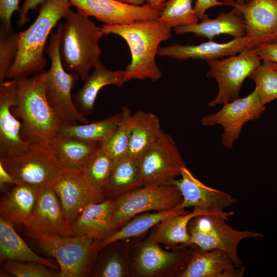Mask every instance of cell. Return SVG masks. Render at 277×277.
<instances>
[{"mask_svg":"<svg viewBox=\"0 0 277 277\" xmlns=\"http://www.w3.org/2000/svg\"><path fill=\"white\" fill-rule=\"evenodd\" d=\"M125 275V268L120 255L113 253L109 255L96 273L101 277H122Z\"/></svg>","mask_w":277,"mask_h":277,"instance_id":"39","label":"cell"},{"mask_svg":"<svg viewBox=\"0 0 277 277\" xmlns=\"http://www.w3.org/2000/svg\"><path fill=\"white\" fill-rule=\"evenodd\" d=\"M52 185L70 224L89 205L106 200L104 191L93 186L76 169L63 168Z\"/></svg>","mask_w":277,"mask_h":277,"instance_id":"12","label":"cell"},{"mask_svg":"<svg viewBox=\"0 0 277 277\" xmlns=\"http://www.w3.org/2000/svg\"><path fill=\"white\" fill-rule=\"evenodd\" d=\"M17 81L11 111L21 120L22 138L31 143H50L58 134L61 123L46 97L45 71Z\"/></svg>","mask_w":277,"mask_h":277,"instance_id":"3","label":"cell"},{"mask_svg":"<svg viewBox=\"0 0 277 277\" xmlns=\"http://www.w3.org/2000/svg\"><path fill=\"white\" fill-rule=\"evenodd\" d=\"M121 112L102 120L81 124H61L58 134L90 142L103 143L117 127Z\"/></svg>","mask_w":277,"mask_h":277,"instance_id":"32","label":"cell"},{"mask_svg":"<svg viewBox=\"0 0 277 277\" xmlns=\"http://www.w3.org/2000/svg\"><path fill=\"white\" fill-rule=\"evenodd\" d=\"M71 6L69 0H45L41 5L34 22L18 33L17 54L6 78L20 80L44 71L48 37L58 22L66 17Z\"/></svg>","mask_w":277,"mask_h":277,"instance_id":"2","label":"cell"},{"mask_svg":"<svg viewBox=\"0 0 277 277\" xmlns=\"http://www.w3.org/2000/svg\"><path fill=\"white\" fill-rule=\"evenodd\" d=\"M249 40L244 36L234 38L226 43H217L209 40L196 45L174 44L159 47L157 55L180 60L192 58L207 61L236 55L249 48Z\"/></svg>","mask_w":277,"mask_h":277,"instance_id":"18","label":"cell"},{"mask_svg":"<svg viewBox=\"0 0 277 277\" xmlns=\"http://www.w3.org/2000/svg\"><path fill=\"white\" fill-rule=\"evenodd\" d=\"M70 224L53 185L37 191V201L30 228L46 234L70 236Z\"/></svg>","mask_w":277,"mask_h":277,"instance_id":"19","label":"cell"},{"mask_svg":"<svg viewBox=\"0 0 277 277\" xmlns=\"http://www.w3.org/2000/svg\"><path fill=\"white\" fill-rule=\"evenodd\" d=\"M48 267L33 262L6 261L3 269L17 277H61L60 271L49 269Z\"/></svg>","mask_w":277,"mask_h":277,"instance_id":"38","label":"cell"},{"mask_svg":"<svg viewBox=\"0 0 277 277\" xmlns=\"http://www.w3.org/2000/svg\"><path fill=\"white\" fill-rule=\"evenodd\" d=\"M250 0H236L235 2L238 4H244L248 2Z\"/></svg>","mask_w":277,"mask_h":277,"instance_id":"47","label":"cell"},{"mask_svg":"<svg viewBox=\"0 0 277 277\" xmlns=\"http://www.w3.org/2000/svg\"><path fill=\"white\" fill-rule=\"evenodd\" d=\"M63 24L60 23L55 32L51 34L45 52L50 60V66L45 71V91L48 103L61 124L88 123L86 116L77 109L71 91L79 76L73 72H67L63 64L60 54V42Z\"/></svg>","mask_w":277,"mask_h":277,"instance_id":"5","label":"cell"},{"mask_svg":"<svg viewBox=\"0 0 277 277\" xmlns=\"http://www.w3.org/2000/svg\"><path fill=\"white\" fill-rule=\"evenodd\" d=\"M180 259L179 253L165 251L158 243L148 240L139 249L135 268L139 274L150 276L172 266Z\"/></svg>","mask_w":277,"mask_h":277,"instance_id":"31","label":"cell"},{"mask_svg":"<svg viewBox=\"0 0 277 277\" xmlns=\"http://www.w3.org/2000/svg\"><path fill=\"white\" fill-rule=\"evenodd\" d=\"M238 10L246 25L249 48L277 42V0H250L238 4L233 0H223Z\"/></svg>","mask_w":277,"mask_h":277,"instance_id":"14","label":"cell"},{"mask_svg":"<svg viewBox=\"0 0 277 277\" xmlns=\"http://www.w3.org/2000/svg\"><path fill=\"white\" fill-rule=\"evenodd\" d=\"M114 200L107 199L87 206L70 224L71 236H87L102 241L116 230L113 219Z\"/></svg>","mask_w":277,"mask_h":277,"instance_id":"20","label":"cell"},{"mask_svg":"<svg viewBox=\"0 0 277 277\" xmlns=\"http://www.w3.org/2000/svg\"><path fill=\"white\" fill-rule=\"evenodd\" d=\"M114 164L101 145L83 173L93 186L104 191Z\"/></svg>","mask_w":277,"mask_h":277,"instance_id":"36","label":"cell"},{"mask_svg":"<svg viewBox=\"0 0 277 277\" xmlns=\"http://www.w3.org/2000/svg\"><path fill=\"white\" fill-rule=\"evenodd\" d=\"M250 77L263 105L277 100V63L263 61Z\"/></svg>","mask_w":277,"mask_h":277,"instance_id":"34","label":"cell"},{"mask_svg":"<svg viewBox=\"0 0 277 277\" xmlns=\"http://www.w3.org/2000/svg\"><path fill=\"white\" fill-rule=\"evenodd\" d=\"M245 268L236 266L225 252L199 249L191 254L180 277H242Z\"/></svg>","mask_w":277,"mask_h":277,"instance_id":"21","label":"cell"},{"mask_svg":"<svg viewBox=\"0 0 277 277\" xmlns=\"http://www.w3.org/2000/svg\"><path fill=\"white\" fill-rule=\"evenodd\" d=\"M0 182L1 188L6 184L13 185L15 184L14 181L8 173L0 165Z\"/></svg>","mask_w":277,"mask_h":277,"instance_id":"44","label":"cell"},{"mask_svg":"<svg viewBox=\"0 0 277 277\" xmlns=\"http://www.w3.org/2000/svg\"><path fill=\"white\" fill-rule=\"evenodd\" d=\"M132 123V114L129 108L123 106L119 123L102 146L115 162L127 158Z\"/></svg>","mask_w":277,"mask_h":277,"instance_id":"33","label":"cell"},{"mask_svg":"<svg viewBox=\"0 0 277 277\" xmlns=\"http://www.w3.org/2000/svg\"><path fill=\"white\" fill-rule=\"evenodd\" d=\"M233 214L234 212L232 211L194 208L191 212L174 215L161 222L157 225L155 230L148 240L170 246L191 245V239L188 231V226L192 219L199 215H210L221 217L229 221V217Z\"/></svg>","mask_w":277,"mask_h":277,"instance_id":"22","label":"cell"},{"mask_svg":"<svg viewBox=\"0 0 277 277\" xmlns=\"http://www.w3.org/2000/svg\"><path fill=\"white\" fill-rule=\"evenodd\" d=\"M221 217L201 215L189 223L188 231L191 239V245L202 251L213 249L225 252L237 266H242L238 252L241 241L247 239H258L263 235L253 230H238L226 223Z\"/></svg>","mask_w":277,"mask_h":277,"instance_id":"9","label":"cell"},{"mask_svg":"<svg viewBox=\"0 0 277 277\" xmlns=\"http://www.w3.org/2000/svg\"><path fill=\"white\" fill-rule=\"evenodd\" d=\"M63 24L60 54L65 69L83 81L92 68L102 64L99 41L105 35L89 16L70 9Z\"/></svg>","mask_w":277,"mask_h":277,"instance_id":"4","label":"cell"},{"mask_svg":"<svg viewBox=\"0 0 277 277\" xmlns=\"http://www.w3.org/2000/svg\"><path fill=\"white\" fill-rule=\"evenodd\" d=\"M125 82V71H112L101 64L94 68L73 100L78 110L84 116L91 114L100 90L107 85L121 87Z\"/></svg>","mask_w":277,"mask_h":277,"instance_id":"25","label":"cell"},{"mask_svg":"<svg viewBox=\"0 0 277 277\" xmlns=\"http://www.w3.org/2000/svg\"><path fill=\"white\" fill-rule=\"evenodd\" d=\"M50 144L63 168L76 169L82 172L102 145L101 143L87 142L59 134Z\"/></svg>","mask_w":277,"mask_h":277,"instance_id":"26","label":"cell"},{"mask_svg":"<svg viewBox=\"0 0 277 277\" xmlns=\"http://www.w3.org/2000/svg\"><path fill=\"white\" fill-rule=\"evenodd\" d=\"M0 259L1 262H33L59 271L60 269L53 260L35 253L17 234L12 223L2 218H0Z\"/></svg>","mask_w":277,"mask_h":277,"instance_id":"27","label":"cell"},{"mask_svg":"<svg viewBox=\"0 0 277 277\" xmlns=\"http://www.w3.org/2000/svg\"><path fill=\"white\" fill-rule=\"evenodd\" d=\"M254 49L261 60L277 63V42L263 45Z\"/></svg>","mask_w":277,"mask_h":277,"instance_id":"42","label":"cell"},{"mask_svg":"<svg viewBox=\"0 0 277 277\" xmlns=\"http://www.w3.org/2000/svg\"><path fill=\"white\" fill-rule=\"evenodd\" d=\"M162 130L154 114L137 110L132 114L128 157L139 159L156 141Z\"/></svg>","mask_w":277,"mask_h":277,"instance_id":"28","label":"cell"},{"mask_svg":"<svg viewBox=\"0 0 277 277\" xmlns=\"http://www.w3.org/2000/svg\"><path fill=\"white\" fill-rule=\"evenodd\" d=\"M188 212L179 205L169 210L137 215L120 229L101 241L100 250L115 242L139 236L169 216Z\"/></svg>","mask_w":277,"mask_h":277,"instance_id":"30","label":"cell"},{"mask_svg":"<svg viewBox=\"0 0 277 277\" xmlns=\"http://www.w3.org/2000/svg\"><path fill=\"white\" fill-rule=\"evenodd\" d=\"M193 1L169 0L166 2L159 18L170 28L198 23L199 18L192 6Z\"/></svg>","mask_w":277,"mask_h":277,"instance_id":"35","label":"cell"},{"mask_svg":"<svg viewBox=\"0 0 277 277\" xmlns=\"http://www.w3.org/2000/svg\"><path fill=\"white\" fill-rule=\"evenodd\" d=\"M146 4L150 7L161 12L163 9L166 3V0H146Z\"/></svg>","mask_w":277,"mask_h":277,"instance_id":"45","label":"cell"},{"mask_svg":"<svg viewBox=\"0 0 277 277\" xmlns=\"http://www.w3.org/2000/svg\"><path fill=\"white\" fill-rule=\"evenodd\" d=\"M0 165L16 184L36 191L53 185L63 168L48 142L32 143L24 152L0 160Z\"/></svg>","mask_w":277,"mask_h":277,"instance_id":"7","label":"cell"},{"mask_svg":"<svg viewBox=\"0 0 277 277\" xmlns=\"http://www.w3.org/2000/svg\"><path fill=\"white\" fill-rule=\"evenodd\" d=\"M182 201L181 192L172 183L147 185L132 190L114 199V228L117 230L140 213L171 209Z\"/></svg>","mask_w":277,"mask_h":277,"instance_id":"8","label":"cell"},{"mask_svg":"<svg viewBox=\"0 0 277 277\" xmlns=\"http://www.w3.org/2000/svg\"><path fill=\"white\" fill-rule=\"evenodd\" d=\"M19 0H0V18L2 26L8 31L12 30L11 17L15 11H18Z\"/></svg>","mask_w":277,"mask_h":277,"instance_id":"40","label":"cell"},{"mask_svg":"<svg viewBox=\"0 0 277 277\" xmlns=\"http://www.w3.org/2000/svg\"><path fill=\"white\" fill-rule=\"evenodd\" d=\"M17 90V80L0 84V160L21 154L32 144L22 138V122L11 111V107L16 101Z\"/></svg>","mask_w":277,"mask_h":277,"instance_id":"16","label":"cell"},{"mask_svg":"<svg viewBox=\"0 0 277 277\" xmlns=\"http://www.w3.org/2000/svg\"><path fill=\"white\" fill-rule=\"evenodd\" d=\"M122 3L134 5V6H142L144 5L146 0H117Z\"/></svg>","mask_w":277,"mask_h":277,"instance_id":"46","label":"cell"},{"mask_svg":"<svg viewBox=\"0 0 277 277\" xmlns=\"http://www.w3.org/2000/svg\"><path fill=\"white\" fill-rule=\"evenodd\" d=\"M37 201V191L21 184H14L1 199V218L11 223L31 227Z\"/></svg>","mask_w":277,"mask_h":277,"instance_id":"24","label":"cell"},{"mask_svg":"<svg viewBox=\"0 0 277 277\" xmlns=\"http://www.w3.org/2000/svg\"><path fill=\"white\" fill-rule=\"evenodd\" d=\"M143 186L170 183L181 175L185 162L172 137L163 130L139 159Z\"/></svg>","mask_w":277,"mask_h":277,"instance_id":"11","label":"cell"},{"mask_svg":"<svg viewBox=\"0 0 277 277\" xmlns=\"http://www.w3.org/2000/svg\"><path fill=\"white\" fill-rule=\"evenodd\" d=\"M45 0H25L19 8L18 12V26L21 27L29 20L28 13L29 11L36 10Z\"/></svg>","mask_w":277,"mask_h":277,"instance_id":"41","label":"cell"},{"mask_svg":"<svg viewBox=\"0 0 277 277\" xmlns=\"http://www.w3.org/2000/svg\"><path fill=\"white\" fill-rule=\"evenodd\" d=\"M18 34L8 31L3 26L0 30V84L5 81L7 74L17 54Z\"/></svg>","mask_w":277,"mask_h":277,"instance_id":"37","label":"cell"},{"mask_svg":"<svg viewBox=\"0 0 277 277\" xmlns=\"http://www.w3.org/2000/svg\"><path fill=\"white\" fill-rule=\"evenodd\" d=\"M265 108L254 89L244 97L223 104L219 111L203 117L201 123L204 126H222V144L230 149L238 138L244 124L259 118Z\"/></svg>","mask_w":277,"mask_h":277,"instance_id":"13","label":"cell"},{"mask_svg":"<svg viewBox=\"0 0 277 277\" xmlns=\"http://www.w3.org/2000/svg\"><path fill=\"white\" fill-rule=\"evenodd\" d=\"M139 159L127 157L115 162L104 190L106 199L143 186Z\"/></svg>","mask_w":277,"mask_h":277,"instance_id":"29","label":"cell"},{"mask_svg":"<svg viewBox=\"0 0 277 277\" xmlns=\"http://www.w3.org/2000/svg\"><path fill=\"white\" fill-rule=\"evenodd\" d=\"M174 31L177 34L191 33L212 41L215 36L222 34L230 35L234 38L244 36L246 25L242 14L233 7L230 12H221L215 18L211 19L205 14L201 22L177 27Z\"/></svg>","mask_w":277,"mask_h":277,"instance_id":"23","label":"cell"},{"mask_svg":"<svg viewBox=\"0 0 277 277\" xmlns=\"http://www.w3.org/2000/svg\"><path fill=\"white\" fill-rule=\"evenodd\" d=\"M27 234L55 259L61 277L86 276L94 254L100 250L101 242L90 236L49 235L33 228H27Z\"/></svg>","mask_w":277,"mask_h":277,"instance_id":"6","label":"cell"},{"mask_svg":"<svg viewBox=\"0 0 277 277\" xmlns=\"http://www.w3.org/2000/svg\"><path fill=\"white\" fill-rule=\"evenodd\" d=\"M181 178L172 181L181 192L183 209L192 207L208 210H223L236 202L230 194L208 187L196 178L186 167L181 169Z\"/></svg>","mask_w":277,"mask_h":277,"instance_id":"17","label":"cell"},{"mask_svg":"<svg viewBox=\"0 0 277 277\" xmlns=\"http://www.w3.org/2000/svg\"><path fill=\"white\" fill-rule=\"evenodd\" d=\"M261 59L254 49L246 48L228 58L207 61L208 77L214 78L218 84L215 97L208 103L210 107L224 104L239 97L245 80L261 64Z\"/></svg>","mask_w":277,"mask_h":277,"instance_id":"10","label":"cell"},{"mask_svg":"<svg viewBox=\"0 0 277 277\" xmlns=\"http://www.w3.org/2000/svg\"><path fill=\"white\" fill-rule=\"evenodd\" d=\"M105 34H115L128 44L131 60L125 71V82L158 81L162 75L155 62L160 44L172 36L171 28L159 18L121 25H103Z\"/></svg>","mask_w":277,"mask_h":277,"instance_id":"1","label":"cell"},{"mask_svg":"<svg viewBox=\"0 0 277 277\" xmlns=\"http://www.w3.org/2000/svg\"><path fill=\"white\" fill-rule=\"evenodd\" d=\"M223 5L228 6L226 3L218 0H196L193 8L197 16L201 19L207 9Z\"/></svg>","mask_w":277,"mask_h":277,"instance_id":"43","label":"cell"},{"mask_svg":"<svg viewBox=\"0 0 277 277\" xmlns=\"http://www.w3.org/2000/svg\"><path fill=\"white\" fill-rule=\"evenodd\" d=\"M77 12L106 25H121L157 19L161 11L148 5L134 6L117 0H69Z\"/></svg>","mask_w":277,"mask_h":277,"instance_id":"15","label":"cell"}]
</instances>
